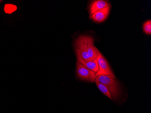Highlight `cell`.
<instances>
[{
  "instance_id": "cell-1",
  "label": "cell",
  "mask_w": 151,
  "mask_h": 113,
  "mask_svg": "<svg viewBox=\"0 0 151 113\" xmlns=\"http://www.w3.org/2000/svg\"><path fill=\"white\" fill-rule=\"evenodd\" d=\"M94 40L89 35H81L74 42L76 49L79 52L81 57L86 62L96 60L98 58V50L94 45Z\"/></svg>"
},
{
  "instance_id": "cell-2",
  "label": "cell",
  "mask_w": 151,
  "mask_h": 113,
  "mask_svg": "<svg viewBox=\"0 0 151 113\" xmlns=\"http://www.w3.org/2000/svg\"><path fill=\"white\" fill-rule=\"evenodd\" d=\"M94 82H99L105 84L109 90L112 99H116L120 96L121 91L119 83L111 76L108 75L99 76L95 79Z\"/></svg>"
},
{
  "instance_id": "cell-3",
  "label": "cell",
  "mask_w": 151,
  "mask_h": 113,
  "mask_svg": "<svg viewBox=\"0 0 151 113\" xmlns=\"http://www.w3.org/2000/svg\"><path fill=\"white\" fill-rule=\"evenodd\" d=\"M77 73L78 77L80 79L91 82H94L96 78V73L86 68L79 62L76 64Z\"/></svg>"
},
{
  "instance_id": "cell-4",
  "label": "cell",
  "mask_w": 151,
  "mask_h": 113,
  "mask_svg": "<svg viewBox=\"0 0 151 113\" xmlns=\"http://www.w3.org/2000/svg\"><path fill=\"white\" fill-rule=\"evenodd\" d=\"M98 54L99 56L97 58V60L99 66V70L96 73V76L102 75H108L111 76L114 79H115L116 77L115 75L109 65L108 63L99 51H98Z\"/></svg>"
},
{
  "instance_id": "cell-5",
  "label": "cell",
  "mask_w": 151,
  "mask_h": 113,
  "mask_svg": "<svg viewBox=\"0 0 151 113\" xmlns=\"http://www.w3.org/2000/svg\"><path fill=\"white\" fill-rule=\"evenodd\" d=\"M111 6H107L105 8L96 12L94 14L91 15L90 18L96 23H101L104 22L106 19L111 10Z\"/></svg>"
},
{
  "instance_id": "cell-6",
  "label": "cell",
  "mask_w": 151,
  "mask_h": 113,
  "mask_svg": "<svg viewBox=\"0 0 151 113\" xmlns=\"http://www.w3.org/2000/svg\"><path fill=\"white\" fill-rule=\"evenodd\" d=\"M76 51L78 62H79L81 64L84 65L85 67H86L89 69L96 73V72L99 70V66H98L97 59L93 61H91V62H86V61H84L81 57L80 55L78 50L76 49Z\"/></svg>"
},
{
  "instance_id": "cell-7",
  "label": "cell",
  "mask_w": 151,
  "mask_h": 113,
  "mask_svg": "<svg viewBox=\"0 0 151 113\" xmlns=\"http://www.w3.org/2000/svg\"><path fill=\"white\" fill-rule=\"evenodd\" d=\"M109 5H110L109 4L108 2L105 1H102V0L93 1L90 4V7H89L90 15L91 16L96 12L100 11Z\"/></svg>"
},
{
  "instance_id": "cell-8",
  "label": "cell",
  "mask_w": 151,
  "mask_h": 113,
  "mask_svg": "<svg viewBox=\"0 0 151 113\" xmlns=\"http://www.w3.org/2000/svg\"><path fill=\"white\" fill-rule=\"evenodd\" d=\"M95 82L102 93H103L105 96L109 98L110 99H112V98L111 96V93H110L109 90L105 84L99 82Z\"/></svg>"
},
{
  "instance_id": "cell-9",
  "label": "cell",
  "mask_w": 151,
  "mask_h": 113,
  "mask_svg": "<svg viewBox=\"0 0 151 113\" xmlns=\"http://www.w3.org/2000/svg\"><path fill=\"white\" fill-rule=\"evenodd\" d=\"M17 10V6L12 4H6L4 7V11L7 14L12 13Z\"/></svg>"
},
{
  "instance_id": "cell-10",
  "label": "cell",
  "mask_w": 151,
  "mask_h": 113,
  "mask_svg": "<svg viewBox=\"0 0 151 113\" xmlns=\"http://www.w3.org/2000/svg\"><path fill=\"white\" fill-rule=\"evenodd\" d=\"M143 31L147 35L151 34V21L148 20L144 23L143 25Z\"/></svg>"
},
{
  "instance_id": "cell-11",
  "label": "cell",
  "mask_w": 151,
  "mask_h": 113,
  "mask_svg": "<svg viewBox=\"0 0 151 113\" xmlns=\"http://www.w3.org/2000/svg\"><path fill=\"white\" fill-rule=\"evenodd\" d=\"M2 1H0V3H1V2H2Z\"/></svg>"
}]
</instances>
